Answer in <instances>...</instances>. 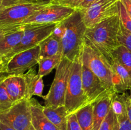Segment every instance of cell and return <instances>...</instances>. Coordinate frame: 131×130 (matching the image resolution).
Wrapping results in <instances>:
<instances>
[{"mask_svg":"<svg viewBox=\"0 0 131 130\" xmlns=\"http://www.w3.org/2000/svg\"><path fill=\"white\" fill-rule=\"evenodd\" d=\"M120 26V17L116 15L87 28L84 34V38L102 54L110 64L113 61V53L120 45L118 42Z\"/></svg>","mask_w":131,"mask_h":130,"instance_id":"cell-1","label":"cell"},{"mask_svg":"<svg viewBox=\"0 0 131 130\" xmlns=\"http://www.w3.org/2000/svg\"><path fill=\"white\" fill-rule=\"evenodd\" d=\"M62 23L65 27V33L61 39L63 57L75 62L80 59L87 28L79 10H76Z\"/></svg>","mask_w":131,"mask_h":130,"instance_id":"cell-2","label":"cell"},{"mask_svg":"<svg viewBox=\"0 0 131 130\" xmlns=\"http://www.w3.org/2000/svg\"><path fill=\"white\" fill-rule=\"evenodd\" d=\"M81 59L102 82L111 93H115L113 86V70L111 64L90 42L84 38Z\"/></svg>","mask_w":131,"mask_h":130,"instance_id":"cell-3","label":"cell"},{"mask_svg":"<svg viewBox=\"0 0 131 130\" xmlns=\"http://www.w3.org/2000/svg\"><path fill=\"white\" fill-rule=\"evenodd\" d=\"M51 0H23L0 8V28L11 25H21L28 18L44 8Z\"/></svg>","mask_w":131,"mask_h":130,"instance_id":"cell-4","label":"cell"},{"mask_svg":"<svg viewBox=\"0 0 131 130\" xmlns=\"http://www.w3.org/2000/svg\"><path fill=\"white\" fill-rule=\"evenodd\" d=\"M88 105L87 98L83 87L81 62L79 59L72 63L65 96V106L69 115L75 113Z\"/></svg>","mask_w":131,"mask_h":130,"instance_id":"cell-5","label":"cell"},{"mask_svg":"<svg viewBox=\"0 0 131 130\" xmlns=\"http://www.w3.org/2000/svg\"><path fill=\"white\" fill-rule=\"evenodd\" d=\"M72 63V62L67 58H62L56 68L54 78L49 90L46 96L43 97L45 101L44 106H65V96Z\"/></svg>","mask_w":131,"mask_h":130,"instance_id":"cell-6","label":"cell"},{"mask_svg":"<svg viewBox=\"0 0 131 130\" xmlns=\"http://www.w3.org/2000/svg\"><path fill=\"white\" fill-rule=\"evenodd\" d=\"M0 122L15 130H31V124L29 99H24L14 103L7 110L0 113Z\"/></svg>","mask_w":131,"mask_h":130,"instance_id":"cell-7","label":"cell"},{"mask_svg":"<svg viewBox=\"0 0 131 130\" xmlns=\"http://www.w3.org/2000/svg\"><path fill=\"white\" fill-rule=\"evenodd\" d=\"M57 24L46 25H31L26 24L24 25V34L19 44L4 59L5 62L16 54L26 50L30 49L38 45L41 42L51 35L56 28Z\"/></svg>","mask_w":131,"mask_h":130,"instance_id":"cell-8","label":"cell"},{"mask_svg":"<svg viewBox=\"0 0 131 130\" xmlns=\"http://www.w3.org/2000/svg\"><path fill=\"white\" fill-rule=\"evenodd\" d=\"M118 3L119 0H98L87 9L80 11L86 28H92L111 17L118 15Z\"/></svg>","mask_w":131,"mask_h":130,"instance_id":"cell-9","label":"cell"},{"mask_svg":"<svg viewBox=\"0 0 131 130\" xmlns=\"http://www.w3.org/2000/svg\"><path fill=\"white\" fill-rule=\"evenodd\" d=\"M76 11L72 8L51 3L24 20L21 25H46L58 24L69 17Z\"/></svg>","mask_w":131,"mask_h":130,"instance_id":"cell-10","label":"cell"},{"mask_svg":"<svg viewBox=\"0 0 131 130\" xmlns=\"http://www.w3.org/2000/svg\"><path fill=\"white\" fill-rule=\"evenodd\" d=\"M40 61L39 45L16 54L6 62L5 73L8 75H22L32 68Z\"/></svg>","mask_w":131,"mask_h":130,"instance_id":"cell-11","label":"cell"},{"mask_svg":"<svg viewBox=\"0 0 131 130\" xmlns=\"http://www.w3.org/2000/svg\"><path fill=\"white\" fill-rule=\"evenodd\" d=\"M81 77L83 87L87 98L88 104L95 103L107 95L113 94L109 92L102 82L89 68L86 64L81 59Z\"/></svg>","mask_w":131,"mask_h":130,"instance_id":"cell-12","label":"cell"},{"mask_svg":"<svg viewBox=\"0 0 131 130\" xmlns=\"http://www.w3.org/2000/svg\"><path fill=\"white\" fill-rule=\"evenodd\" d=\"M2 82L14 103L28 99L26 82L23 74L7 75Z\"/></svg>","mask_w":131,"mask_h":130,"instance_id":"cell-13","label":"cell"},{"mask_svg":"<svg viewBox=\"0 0 131 130\" xmlns=\"http://www.w3.org/2000/svg\"><path fill=\"white\" fill-rule=\"evenodd\" d=\"M113 70V86L115 93H123L131 89V76L129 71L115 59L111 63Z\"/></svg>","mask_w":131,"mask_h":130,"instance_id":"cell-14","label":"cell"},{"mask_svg":"<svg viewBox=\"0 0 131 130\" xmlns=\"http://www.w3.org/2000/svg\"><path fill=\"white\" fill-rule=\"evenodd\" d=\"M29 103L31 112V124L35 130H59L43 113V106L33 98L29 99Z\"/></svg>","mask_w":131,"mask_h":130,"instance_id":"cell-15","label":"cell"},{"mask_svg":"<svg viewBox=\"0 0 131 130\" xmlns=\"http://www.w3.org/2000/svg\"><path fill=\"white\" fill-rule=\"evenodd\" d=\"M43 111L47 119L59 130H67L69 114L65 106H43Z\"/></svg>","mask_w":131,"mask_h":130,"instance_id":"cell-16","label":"cell"},{"mask_svg":"<svg viewBox=\"0 0 131 130\" xmlns=\"http://www.w3.org/2000/svg\"><path fill=\"white\" fill-rule=\"evenodd\" d=\"M23 75L26 82L28 99H30L33 96H37L43 98L44 87L43 77L38 76L33 68L28 70Z\"/></svg>","mask_w":131,"mask_h":130,"instance_id":"cell-17","label":"cell"},{"mask_svg":"<svg viewBox=\"0 0 131 130\" xmlns=\"http://www.w3.org/2000/svg\"><path fill=\"white\" fill-rule=\"evenodd\" d=\"M113 94L102 98L93 105V130H98L111 108Z\"/></svg>","mask_w":131,"mask_h":130,"instance_id":"cell-18","label":"cell"},{"mask_svg":"<svg viewBox=\"0 0 131 130\" xmlns=\"http://www.w3.org/2000/svg\"><path fill=\"white\" fill-rule=\"evenodd\" d=\"M40 59L62 54L61 41L51 34L39 44Z\"/></svg>","mask_w":131,"mask_h":130,"instance_id":"cell-19","label":"cell"},{"mask_svg":"<svg viewBox=\"0 0 131 130\" xmlns=\"http://www.w3.org/2000/svg\"><path fill=\"white\" fill-rule=\"evenodd\" d=\"M24 34V25L21 29L6 35L0 42V57L4 59L20 42Z\"/></svg>","mask_w":131,"mask_h":130,"instance_id":"cell-20","label":"cell"},{"mask_svg":"<svg viewBox=\"0 0 131 130\" xmlns=\"http://www.w3.org/2000/svg\"><path fill=\"white\" fill-rule=\"evenodd\" d=\"M93 105H88L75 113L82 130H93Z\"/></svg>","mask_w":131,"mask_h":130,"instance_id":"cell-21","label":"cell"},{"mask_svg":"<svg viewBox=\"0 0 131 130\" xmlns=\"http://www.w3.org/2000/svg\"><path fill=\"white\" fill-rule=\"evenodd\" d=\"M62 58V54H60L53 57L40 59L38 63V71L37 73L38 76L43 77L48 75L52 70L58 67Z\"/></svg>","mask_w":131,"mask_h":130,"instance_id":"cell-22","label":"cell"},{"mask_svg":"<svg viewBox=\"0 0 131 130\" xmlns=\"http://www.w3.org/2000/svg\"><path fill=\"white\" fill-rule=\"evenodd\" d=\"M112 57L124 66L131 76V51L120 45L113 52Z\"/></svg>","mask_w":131,"mask_h":130,"instance_id":"cell-23","label":"cell"},{"mask_svg":"<svg viewBox=\"0 0 131 130\" xmlns=\"http://www.w3.org/2000/svg\"><path fill=\"white\" fill-rule=\"evenodd\" d=\"M98 0H51L52 3L72 8L75 10H84Z\"/></svg>","mask_w":131,"mask_h":130,"instance_id":"cell-24","label":"cell"},{"mask_svg":"<svg viewBox=\"0 0 131 130\" xmlns=\"http://www.w3.org/2000/svg\"><path fill=\"white\" fill-rule=\"evenodd\" d=\"M111 110L116 117L125 115L127 114V109L125 106L124 93H113L111 100Z\"/></svg>","mask_w":131,"mask_h":130,"instance_id":"cell-25","label":"cell"},{"mask_svg":"<svg viewBox=\"0 0 131 130\" xmlns=\"http://www.w3.org/2000/svg\"><path fill=\"white\" fill-rule=\"evenodd\" d=\"M2 81L0 82V113L8 110L15 103L8 94Z\"/></svg>","mask_w":131,"mask_h":130,"instance_id":"cell-26","label":"cell"},{"mask_svg":"<svg viewBox=\"0 0 131 130\" xmlns=\"http://www.w3.org/2000/svg\"><path fill=\"white\" fill-rule=\"evenodd\" d=\"M117 118L111 108L107 115L101 123L98 130H117Z\"/></svg>","mask_w":131,"mask_h":130,"instance_id":"cell-27","label":"cell"},{"mask_svg":"<svg viewBox=\"0 0 131 130\" xmlns=\"http://www.w3.org/2000/svg\"><path fill=\"white\" fill-rule=\"evenodd\" d=\"M118 15L122 24L128 31L131 33V18L127 12L125 6L120 0L118 3Z\"/></svg>","mask_w":131,"mask_h":130,"instance_id":"cell-28","label":"cell"},{"mask_svg":"<svg viewBox=\"0 0 131 130\" xmlns=\"http://www.w3.org/2000/svg\"><path fill=\"white\" fill-rule=\"evenodd\" d=\"M118 42L121 45L124 46L131 51V33L124 28L121 22L118 33Z\"/></svg>","mask_w":131,"mask_h":130,"instance_id":"cell-29","label":"cell"},{"mask_svg":"<svg viewBox=\"0 0 131 130\" xmlns=\"http://www.w3.org/2000/svg\"><path fill=\"white\" fill-rule=\"evenodd\" d=\"M23 27V25H11L0 28V42L8 34L19 30Z\"/></svg>","mask_w":131,"mask_h":130,"instance_id":"cell-30","label":"cell"},{"mask_svg":"<svg viewBox=\"0 0 131 130\" xmlns=\"http://www.w3.org/2000/svg\"><path fill=\"white\" fill-rule=\"evenodd\" d=\"M118 121L117 130H131V123L128 119L127 114L116 117Z\"/></svg>","mask_w":131,"mask_h":130,"instance_id":"cell-31","label":"cell"},{"mask_svg":"<svg viewBox=\"0 0 131 130\" xmlns=\"http://www.w3.org/2000/svg\"><path fill=\"white\" fill-rule=\"evenodd\" d=\"M67 130H82L75 113H72L68 116Z\"/></svg>","mask_w":131,"mask_h":130,"instance_id":"cell-32","label":"cell"},{"mask_svg":"<svg viewBox=\"0 0 131 130\" xmlns=\"http://www.w3.org/2000/svg\"><path fill=\"white\" fill-rule=\"evenodd\" d=\"M64 33H65V27H64L62 22H61L57 24L56 28H54L53 32L52 33V34L61 40V39L64 35Z\"/></svg>","mask_w":131,"mask_h":130,"instance_id":"cell-33","label":"cell"},{"mask_svg":"<svg viewBox=\"0 0 131 130\" xmlns=\"http://www.w3.org/2000/svg\"><path fill=\"white\" fill-rule=\"evenodd\" d=\"M124 99H125V106L127 109V114L128 119L131 123V99L127 93H124Z\"/></svg>","mask_w":131,"mask_h":130,"instance_id":"cell-34","label":"cell"},{"mask_svg":"<svg viewBox=\"0 0 131 130\" xmlns=\"http://www.w3.org/2000/svg\"><path fill=\"white\" fill-rule=\"evenodd\" d=\"M125 6L127 12L131 18V1L130 0H120Z\"/></svg>","mask_w":131,"mask_h":130,"instance_id":"cell-35","label":"cell"},{"mask_svg":"<svg viewBox=\"0 0 131 130\" xmlns=\"http://www.w3.org/2000/svg\"><path fill=\"white\" fill-rule=\"evenodd\" d=\"M5 67H6V62L3 59L0 57V73H6Z\"/></svg>","mask_w":131,"mask_h":130,"instance_id":"cell-36","label":"cell"},{"mask_svg":"<svg viewBox=\"0 0 131 130\" xmlns=\"http://www.w3.org/2000/svg\"><path fill=\"white\" fill-rule=\"evenodd\" d=\"M0 130H15V129H12V127H9V126H6V125L0 122ZM31 130H35V129L33 127Z\"/></svg>","mask_w":131,"mask_h":130,"instance_id":"cell-37","label":"cell"},{"mask_svg":"<svg viewBox=\"0 0 131 130\" xmlns=\"http://www.w3.org/2000/svg\"><path fill=\"white\" fill-rule=\"evenodd\" d=\"M14 0H3V6H6V5H11L13 2H14Z\"/></svg>","mask_w":131,"mask_h":130,"instance_id":"cell-38","label":"cell"},{"mask_svg":"<svg viewBox=\"0 0 131 130\" xmlns=\"http://www.w3.org/2000/svg\"><path fill=\"white\" fill-rule=\"evenodd\" d=\"M7 75L8 74L6 73H0V82L3 80L4 78H5Z\"/></svg>","mask_w":131,"mask_h":130,"instance_id":"cell-39","label":"cell"},{"mask_svg":"<svg viewBox=\"0 0 131 130\" xmlns=\"http://www.w3.org/2000/svg\"><path fill=\"white\" fill-rule=\"evenodd\" d=\"M3 0H0V8L3 6Z\"/></svg>","mask_w":131,"mask_h":130,"instance_id":"cell-40","label":"cell"},{"mask_svg":"<svg viewBox=\"0 0 131 130\" xmlns=\"http://www.w3.org/2000/svg\"><path fill=\"white\" fill-rule=\"evenodd\" d=\"M22 1V0H14V2H13L12 3V4L15 3H17V2H19V1Z\"/></svg>","mask_w":131,"mask_h":130,"instance_id":"cell-41","label":"cell"},{"mask_svg":"<svg viewBox=\"0 0 131 130\" xmlns=\"http://www.w3.org/2000/svg\"><path fill=\"white\" fill-rule=\"evenodd\" d=\"M129 97H130V98L131 99V89H130V94H129Z\"/></svg>","mask_w":131,"mask_h":130,"instance_id":"cell-42","label":"cell"}]
</instances>
